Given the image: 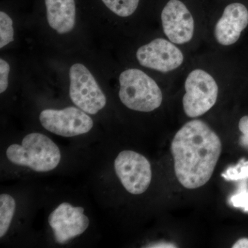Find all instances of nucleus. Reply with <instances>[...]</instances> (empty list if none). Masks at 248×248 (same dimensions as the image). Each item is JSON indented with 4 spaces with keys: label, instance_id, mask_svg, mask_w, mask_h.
Here are the masks:
<instances>
[{
    "label": "nucleus",
    "instance_id": "obj_7",
    "mask_svg": "<svg viewBox=\"0 0 248 248\" xmlns=\"http://www.w3.org/2000/svg\"><path fill=\"white\" fill-rule=\"evenodd\" d=\"M40 121L46 130L64 138L89 133L93 127L91 117L84 111L75 107L62 110L46 109L41 112Z\"/></svg>",
    "mask_w": 248,
    "mask_h": 248
},
{
    "label": "nucleus",
    "instance_id": "obj_4",
    "mask_svg": "<svg viewBox=\"0 0 248 248\" xmlns=\"http://www.w3.org/2000/svg\"><path fill=\"white\" fill-rule=\"evenodd\" d=\"M185 90L183 107L186 115L190 118L204 115L216 104L218 85L213 77L203 70L191 72L186 78Z\"/></svg>",
    "mask_w": 248,
    "mask_h": 248
},
{
    "label": "nucleus",
    "instance_id": "obj_21",
    "mask_svg": "<svg viewBox=\"0 0 248 248\" xmlns=\"http://www.w3.org/2000/svg\"><path fill=\"white\" fill-rule=\"evenodd\" d=\"M232 248H248V238H243L238 240L234 245Z\"/></svg>",
    "mask_w": 248,
    "mask_h": 248
},
{
    "label": "nucleus",
    "instance_id": "obj_18",
    "mask_svg": "<svg viewBox=\"0 0 248 248\" xmlns=\"http://www.w3.org/2000/svg\"><path fill=\"white\" fill-rule=\"evenodd\" d=\"M10 66L3 59L0 60V93H3L9 86Z\"/></svg>",
    "mask_w": 248,
    "mask_h": 248
},
{
    "label": "nucleus",
    "instance_id": "obj_9",
    "mask_svg": "<svg viewBox=\"0 0 248 248\" xmlns=\"http://www.w3.org/2000/svg\"><path fill=\"white\" fill-rule=\"evenodd\" d=\"M141 66L162 73L177 69L184 62L182 50L172 42L158 38L142 46L136 53Z\"/></svg>",
    "mask_w": 248,
    "mask_h": 248
},
{
    "label": "nucleus",
    "instance_id": "obj_10",
    "mask_svg": "<svg viewBox=\"0 0 248 248\" xmlns=\"http://www.w3.org/2000/svg\"><path fill=\"white\" fill-rule=\"evenodd\" d=\"M165 35L177 45L190 42L195 31V21L185 4L179 0H170L161 13Z\"/></svg>",
    "mask_w": 248,
    "mask_h": 248
},
{
    "label": "nucleus",
    "instance_id": "obj_12",
    "mask_svg": "<svg viewBox=\"0 0 248 248\" xmlns=\"http://www.w3.org/2000/svg\"><path fill=\"white\" fill-rule=\"evenodd\" d=\"M50 27L60 34L71 32L76 25L75 0H45Z\"/></svg>",
    "mask_w": 248,
    "mask_h": 248
},
{
    "label": "nucleus",
    "instance_id": "obj_14",
    "mask_svg": "<svg viewBox=\"0 0 248 248\" xmlns=\"http://www.w3.org/2000/svg\"><path fill=\"white\" fill-rule=\"evenodd\" d=\"M114 14L120 17H128L138 9L140 0H102Z\"/></svg>",
    "mask_w": 248,
    "mask_h": 248
},
{
    "label": "nucleus",
    "instance_id": "obj_13",
    "mask_svg": "<svg viewBox=\"0 0 248 248\" xmlns=\"http://www.w3.org/2000/svg\"><path fill=\"white\" fill-rule=\"evenodd\" d=\"M16 201L7 194L0 195V237L9 231L16 211Z\"/></svg>",
    "mask_w": 248,
    "mask_h": 248
},
{
    "label": "nucleus",
    "instance_id": "obj_11",
    "mask_svg": "<svg viewBox=\"0 0 248 248\" xmlns=\"http://www.w3.org/2000/svg\"><path fill=\"white\" fill-rule=\"evenodd\" d=\"M248 25V11L241 3L227 6L215 29V38L220 45L231 46L239 40Z\"/></svg>",
    "mask_w": 248,
    "mask_h": 248
},
{
    "label": "nucleus",
    "instance_id": "obj_16",
    "mask_svg": "<svg viewBox=\"0 0 248 248\" xmlns=\"http://www.w3.org/2000/svg\"><path fill=\"white\" fill-rule=\"evenodd\" d=\"M221 176L227 181L248 180V160L241 159L239 164L228 168Z\"/></svg>",
    "mask_w": 248,
    "mask_h": 248
},
{
    "label": "nucleus",
    "instance_id": "obj_6",
    "mask_svg": "<svg viewBox=\"0 0 248 248\" xmlns=\"http://www.w3.org/2000/svg\"><path fill=\"white\" fill-rule=\"evenodd\" d=\"M116 174L125 190L132 195H141L151 185V163L143 155L133 151H124L114 162Z\"/></svg>",
    "mask_w": 248,
    "mask_h": 248
},
{
    "label": "nucleus",
    "instance_id": "obj_15",
    "mask_svg": "<svg viewBox=\"0 0 248 248\" xmlns=\"http://www.w3.org/2000/svg\"><path fill=\"white\" fill-rule=\"evenodd\" d=\"M14 41L13 20L6 13L0 12V48Z\"/></svg>",
    "mask_w": 248,
    "mask_h": 248
},
{
    "label": "nucleus",
    "instance_id": "obj_17",
    "mask_svg": "<svg viewBox=\"0 0 248 248\" xmlns=\"http://www.w3.org/2000/svg\"><path fill=\"white\" fill-rule=\"evenodd\" d=\"M230 203L234 208L242 209L248 213V185L246 180L240 184L239 190L230 199Z\"/></svg>",
    "mask_w": 248,
    "mask_h": 248
},
{
    "label": "nucleus",
    "instance_id": "obj_1",
    "mask_svg": "<svg viewBox=\"0 0 248 248\" xmlns=\"http://www.w3.org/2000/svg\"><path fill=\"white\" fill-rule=\"evenodd\" d=\"M222 151L221 140L208 124L194 120L178 130L171 143V153L178 181L190 190L209 182Z\"/></svg>",
    "mask_w": 248,
    "mask_h": 248
},
{
    "label": "nucleus",
    "instance_id": "obj_2",
    "mask_svg": "<svg viewBox=\"0 0 248 248\" xmlns=\"http://www.w3.org/2000/svg\"><path fill=\"white\" fill-rule=\"evenodd\" d=\"M6 156L13 164L38 172L53 170L61 161L58 146L48 137L37 133L27 135L21 145H11Z\"/></svg>",
    "mask_w": 248,
    "mask_h": 248
},
{
    "label": "nucleus",
    "instance_id": "obj_8",
    "mask_svg": "<svg viewBox=\"0 0 248 248\" xmlns=\"http://www.w3.org/2000/svg\"><path fill=\"white\" fill-rule=\"evenodd\" d=\"M84 213L82 207H74L63 202L50 214L48 223L57 243L66 244L87 230L90 220Z\"/></svg>",
    "mask_w": 248,
    "mask_h": 248
},
{
    "label": "nucleus",
    "instance_id": "obj_3",
    "mask_svg": "<svg viewBox=\"0 0 248 248\" xmlns=\"http://www.w3.org/2000/svg\"><path fill=\"white\" fill-rule=\"evenodd\" d=\"M119 97L131 110L148 112L161 105L163 94L153 78L144 72L130 68L121 73Z\"/></svg>",
    "mask_w": 248,
    "mask_h": 248
},
{
    "label": "nucleus",
    "instance_id": "obj_5",
    "mask_svg": "<svg viewBox=\"0 0 248 248\" xmlns=\"http://www.w3.org/2000/svg\"><path fill=\"white\" fill-rule=\"evenodd\" d=\"M70 97L85 112L95 115L107 104V97L92 73L81 63H75L69 71Z\"/></svg>",
    "mask_w": 248,
    "mask_h": 248
},
{
    "label": "nucleus",
    "instance_id": "obj_19",
    "mask_svg": "<svg viewBox=\"0 0 248 248\" xmlns=\"http://www.w3.org/2000/svg\"><path fill=\"white\" fill-rule=\"evenodd\" d=\"M239 128L242 133L239 140L240 144L248 148V116H244L240 120Z\"/></svg>",
    "mask_w": 248,
    "mask_h": 248
},
{
    "label": "nucleus",
    "instance_id": "obj_20",
    "mask_svg": "<svg viewBox=\"0 0 248 248\" xmlns=\"http://www.w3.org/2000/svg\"><path fill=\"white\" fill-rule=\"evenodd\" d=\"M147 248H177L175 245L171 244V243L166 242H160L156 243V244H153L150 245L149 246H147Z\"/></svg>",
    "mask_w": 248,
    "mask_h": 248
}]
</instances>
